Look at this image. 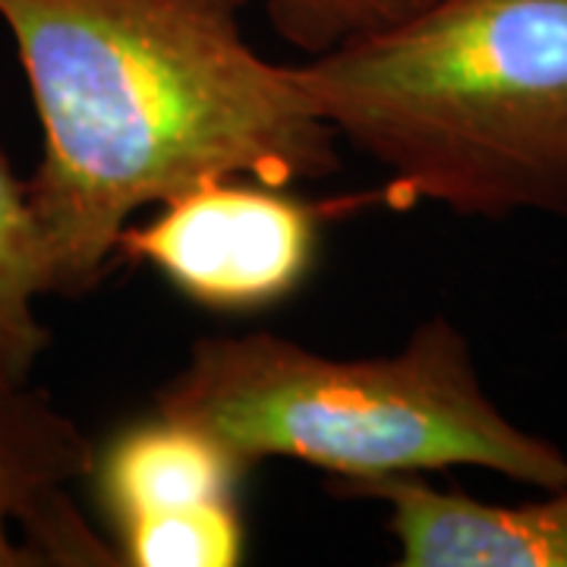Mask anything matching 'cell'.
Instances as JSON below:
<instances>
[{
	"instance_id": "6da1fadb",
	"label": "cell",
	"mask_w": 567,
	"mask_h": 567,
	"mask_svg": "<svg viewBox=\"0 0 567 567\" xmlns=\"http://www.w3.org/2000/svg\"><path fill=\"white\" fill-rule=\"evenodd\" d=\"M249 0H0L39 111L25 181L51 293L102 281L130 218L205 183L324 181L338 136L244 35Z\"/></svg>"
},
{
	"instance_id": "7a4b0ae2",
	"label": "cell",
	"mask_w": 567,
	"mask_h": 567,
	"mask_svg": "<svg viewBox=\"0 0 567 567\" xmlns=\"http://www.w3.org/2000/svg\"><path fill=\"white\" fill-rule=\"evenodd\" d=\"M290 70L394 199L483 221L567 215V0H429Z\"/></svg>"
},
{
	"instance_id": "3957f363",
	"label": "cell",
	"mask_w": 567,
	"mask_h": 567,
	"mask_svg": "<svg viewBox=\"0 0 567 567\" xmlns=\"http://www.w3.org/2000/svg\"><path fill=\"white\" fill-rule=\"evenodd\" d=\"M155 413L208 432L246 466L290 457L338 483L476 466L511 483H567L565 447L488 398L470 338L447 316L388 357L334 360L271 331L203 338Z\"/></svg>"
},
{
	"instance_id": "277c9868",
	"label": "cell",
	"mask_w": 567,
	"mask_h": 567,
	"mask_svg": "<svg viewBox=\"0 0 567 567\" xmlns=\"http://www.w3.org/2000/svg\"><path fill=\"white\" fill-rule=\"evenodd\" d=\"M319 212L284 186L221 181L189 189L117 252L152 265L186 300L215 312H252L287 300L316 262Z\"/></svg>"
},
{
	"instance_id": "5b68a950",
	"label": "cell",
	"mask_w": 567,
	"mask_h": 567,
	"mask_svg": "<svg viewBox=\"0 0 567 567\" xmlns=\"http://www.w3.org/2000/svg\"><path fill=\"white\" fill-rule=\"evenodd\" d=\"M99 451L48 391L0 369V567H111L121 551L85 524L70 486Z\"/></svg>"
},
{
	"instance_id": "8992f818",
	"label": "cell",
	"mask_w": 567,
	"mask_h": 567,
	"mask_svg": "<svg viewBox=\"0 0 567 567\" xmlns=\"http://www.w3.org/2000/svg\"><path fill=\"white\" fill-rule=\"evenodd\" d=\"M334 492L388 507L401 567H567V483L514 505L445 492L423 473L334 483Z\"/></svg>"
},
{
	"instance_id": "52a82bcc",
	"label": "cell",
	"mask_w": 567,
	"mask_h": 567,
	"mask_svg": "<svg viewBox=\"0 0 567 567\" xmlns=\"http://www.w3.org/2000/svg\"><path fill=\"white\" fill-rule=\"evenodd\" d=\"M249 466L196 425L155 413L95 457L92 480L117 533L196 507L237 502Z\"/></svg>"
},
{
	"instance_id": "ba28073f",
	"label": "cell",
	"mask_w": 567,
	"mask_h": 567,
	"mask_svg": "<svg viewBox=\"0 0 567 567\" xmlns=\"http://www.w3.org/2000/svg\"><path fill=\"white\" fill-rule=\"evenodd\" d=\"M51 293L39 224L29 186L0 148V369L29 382L51 344L39 300Z\"/></svg>"
},
{
	"instance_id": "9c48e42d",
	"label": "cell",
	"mask_w": 567,
	"mask_h": 567,
	"mask_svg": "<svg viewBox=\"0 0 567 567\" xmlns=\"http://www.w3.org/2000/svg\"><path fill=\"white\" fill-rule=\"evenodd\" d=\"M126 567H237L244 565L246 527L240 502L196 507L117 533Z\"/></svg>"
},
{
	"instance_id": "30bf717a",
	"label": "cell",
	"mask_w": 567,
	"mask_h": 567,
	"mask_svg": "<svg viewBox=\"0 0 567 567\" xmlns=\"http://www.w3.org/2000/svg\"><path fill=\"white\" fill-rule=\"evenodd\" d=\"M429 0H265L275 32L309 58L391 29Z\"/></svg>"
}]
</instances>
